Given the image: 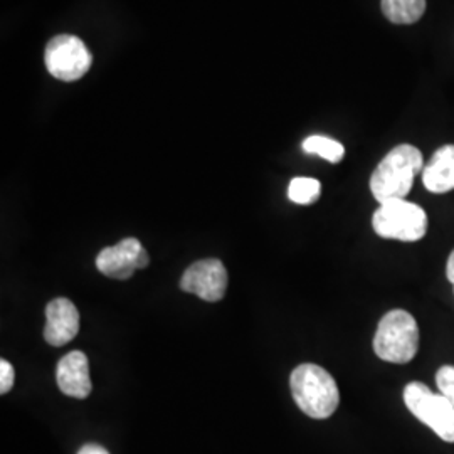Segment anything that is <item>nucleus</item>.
<instances>
[{"mask_svg": "<svg viewBox=\"0 0 454 454\" xmlns=\"http://www.w3.org/2000/svg\"><path fill=\"white\" fill-rule=\"evenodd\" d=\"M320 194H322V184L309 177H296L290 182V187H288L290 200L300 206L313 204L315 200H318Z\"/></svg>", "mask_w": 454, "mask_h": 454, "instance_id": "4468645a", "label": "nucleus"}, {"mask_svg": "<svg viewBox=\"0 0 454 454\" xmlns=\"http://www.w3.org/2000/svg\"><path fill=\"white\" fill-rule=\"evenodd\" d=\"M14 379H16L14 367L5 358H2L0 360V394H7L14 387Z\"/></svg>", "mask_w": 454, "mask_h": 454, "instance_id": "dca6fc26", "label": "nucleus"}, {"mask_svg": "<svg viewBox=\"0 0 454 454\" xmlns=\"http://www.w3.org/2000/svg\"><path fill=\"white\" fill-rule=\"evenodd\" d=\"M180 288L184 292L192 293L204 301H221L227 290V271L223 261H197L180 279Z\"/></svg>", "mask_w": 454, "mask_h": 454, "instance_id": "0eeeda50", "label": "nucleus"}, {"mask_svg": "<svg viewBox=\"0 0 454 454\" xmlns=\"http://www.w3.org/2000/svg\"><path fill=\"white\" fill-rule=\"evenodd\" d=\"M439 394H442L454 407V365H444L436 372Z\"/></svg>", "mask_w": 454, "mask_h": 454, "instance_id": "2eb2a0df", "label": "nucleus"}, {"mask_svg": "<svg viewBox=\"0 0 454 454\" xmlns=\"http://www.w3.org/2000/svg\"><path fill=\"white\" fill-rule=\"evenodd\" d=\"M44 339L52 347H63L80 332V311L67 298H56L46 307Z\"/></svg>", "mask_w": 454, "mask_h": 454, "instance_id": "1a4fd4ad", "label": "nucleus"}, {"mask_svg": "<svg viewBox=\"0 0 454 454\" xmlns=\"http://www.w3.org/2000/svg\"><path fill=\"white\" fill-rule=\"evenodd\" d=\"M424 159L421 150L412 145H397L377 165L371 177V191L375 200L386 204L404 199L414 184V177L422 172Z\"/></svg>", "mask_w": 454, "mask_h": 454, "instance_id": "f257e3e1", "label": "nucleus"}, {"mask_svg": "<svg viewBox=\"0 0 454 454\" xmlns=\"http://www.w3.org/2000/svg\"><path fill=\"white\" fill-rule=\"evenodd\" d=\"M44 61L56 80L76 82L90 71L93 58L80 37L61 34L49 41Z\"/></svg>", "mask_w": 454, "mask_h": 454, "instance_id": "423d86ee", "label": "nucleus"}, {"mask_svg": "<svg viewBox=\"0 0 454 454\" xmlns=\"http://www.w3.org/2000/svg\"><path fill=\"white\" fill-rule=\"evenodd\" d=\"M446 275H448L450 283H451V285L454 286V251L451 253L450 260H448V266H446Z\"/></svg>", "mask_w": 454, "mask_h": 454, "instance_id": "a211bd4d", "label": "nucleus"}, {"mask_svg": "<svg viewBox=\"0 0 454 454\" xmlns=\"http://www.w3.org/2000/svg\"><path fill=\"white\" fill-rule=\"evenodd\" d=\"M58 387L63 394L74 399H86L91 394V379H90V362L88 357L73 350L59 360L56 371Z\"/></svg>", "mask_w": 454, "mask_h": 454, "instance_id": "9d476101", "label": "nucleus"}, {"mask_svg": "<svg viewBox=\"0 0 454 454\" xmlns=\"http://www.w3.org/2000/svg\"><path fill=\"white\" fill-rule=\"evenodd\" d=\"M419 348V328L416 318L404 309H392L379 322L373 350L377 357L390 364H407Z\"/></svg>", "mask_w": 454, "mask_h": 454, "instance_id": "7ed1b4c3", "label": "nucleus"}, {"mask_svg": "<svg viewBox=\"0 0 454 454\" xmlns=\"http://www.w3.org/2000/svg\"><path fill=\"white\" fill-rule=\"evenodd\" d=\"M382 12L392 24H414L426 12V0H382Z\"/></svg>", "mask_w": 454, "mask_h": 454, "instance_id": "f8f14e48", "label": "nucleus"}, {"mask_svg": "<svg viewBox=\"0 0 454 454\" xmlns=\"http://www.w3.org/2000/svg\"><path fill=\"white\" fill-rule=\"evenodd\" d=\"M293 399L313 419L330 418L340 404V392L335 379L315 364H301L290 379Z\"/></svg>", "mask_w": 454, "mask_h": 454, "instance_id": "f03ea898", "label": "nucleus"}, {"mask_svg": "<svg viewBox=\"0 0 454 454\" xmlns=\"http://www.w3.org/2000/svg\"><path fill=\"white\" fill-rule=\"evenodd\" d=\"M303 150L311 155H318L325 160L332 163H339L343 155H345V148L340 142L322 137V135H311L305 142H303Z\"/></svg>", "mask_w": 454, "mask_h": 454, "instance_id": "ddd939ff", "label": "nucleus"}, {"mask_svg": "<svg viewBox=\"0 0 454 454\" xmlns=\"http://www.w3.org/2000/svg\"><path fill=\"white\" fill-rule=\"evenodd\" d=\"M78 454H110L105 448H101V446H98V444H86V446H82V450H80V453Z\"/></svg>", "mask_w": 454, "mask_h": 454, "instance_id": "f3484780", "label": "nucleus"}, {"mask_svg": "<svg viewBox=\"0 0 454 454\" xmlns=\"http://www.w3.org/2000/svg\"><path fill=\"white\" fill-rule=\"evenodd\" d=\"M404 403L439 438L454 442V407L442 394H434L422 382H411L404 389Z\"/></svg>", "mask_w": 454, "mask_h": 454, "instance_id": "39448f33", "label": "nucleus"}, {"mask_svg": "<svg viewBox=\"0 0 454 454\" xmlns=\"http://www.w3.org/2000/svg\"><path fill=\"white\" fill-rule=\"evenodd\" d=\"M372 226L384 239L414 243L427 232V215L419 206L399 199L380 204V207L373 212Z\"/></svg>", "mask_w": 454, "mask_h": 454, "instance_id": "20e7f679", "label": "nucleus"}, {"mask_svg": "<svg viewBox=\"0 0 454 454\" xmlns=\"http://www.w3.org/2000/svg\"><path fill=\"white\" fill-rule=\"evenodd\" d=\"M150 256L142 243L135 238H127L112 247H105L97 258V268L108 278L129 279L137 270H144Z\"/></svg>", "mask_w": 454, "mask_h": 454, "instance_id": "6e6552de", "label": "nucleus"}, {"mask_svg": "<svg viewBox=\"0 0 454 454\" xmlns=\"http://www.w3.org/2000/svg\"><path fill=\"white\" fill-rule=\"evenodd\" d=\"M422 184L433 194L454 189V145L441 146L422 168Z\"/></svg>", "mask_w": 454, "mask_h": 454, "instance_id": "9b49d317", "label": "nucleus"}]
</instances>
